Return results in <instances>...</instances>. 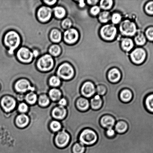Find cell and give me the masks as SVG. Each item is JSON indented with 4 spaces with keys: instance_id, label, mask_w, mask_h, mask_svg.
<instances>
[{
    "instance_id": "603a6c76",
    "label": "cell",
    "mask_w": 153,
    "mask_h": 153,
    "mask_svg": "<svg viewBox=\"0 0 153 153\" xmlns=\"http://www.w3.org/2000/svg\"><path fill=\"white\" fill-rule=\"evenodd\" d=\"M38 95L37 93L33 91H29L25 94V102L29 105H33L37 103Z\"/></svg>"
},
{
    "instance_id": "e575fe53",
    "label": "cell",
    "mask_w": 153,
    "mask_h": 153,
    "mask_svg": "<svg viewBox=\"0 0 153 153\" xmlns=\"http://www.w3.org/2000/svg\"><path fill=\"white\" fill-rule=\"evenodd\" d=\"M135 42L139 45H143L146 43V39L143 33H139L135 37Z\"/></svg>"
},
{
    "instance_id": "4fadbf2b",
    "label": "cell",
    "mask_w": 153,
    "mask_h": 153,
    "mask_svg": "<svg viewBox=\"0 0 153 153\" xmlns=\"http://www.w3.org/2000/svg\"><path fill=\"white\" fill-rule=\"evenodd\" d=\"M67 110L63 106L58 105L52 109L51 115L54 120L61 121L64 120L66 117Z\"/></svg>"
},
{
    "instance_id": "cb8c5ba5",
    "label": "cell",
    "mask_w": 153,
    "mask_h": 153,
    "mask_svg": "<svg viewBox=\"0 0 153 153\" xmlns=\"http://www.w3.org/2000/svg\"><path fill=\"white\" fill-rule=\"evenodd\" d=\"M128 125L125 121L120 120L116 122L114 126V129L116 133L123 134L127 131Z\"/></svg>"
},
{
    "instance_id": "bcb514c9",
    "label": "cell",
    "mask_w": 153,
    "mask_h": 153,
    "mask_svg": "<svg viewBox=\"0 0 153 153\" xmlns=\"http://www.w3.org/2000/svg\"><path fill=\"white\" fill-rule=\"evenodd\" d=\"M44 1L46 4H48V5H52L57 2V1Z\"/></svg>"
},
{
    "instance_id": "8fae6325",
    "label": "cell",
    "mask_w": 153,
    "mask_h": 153,
    "mask_svg": "<svg viewBox=\"0 0 153 153\" xmlns=\"http://www.w3.org/2000/svg\"><path fill=\"white\" fill-rule=\"evenodd\" d=\"M17 56L21 62L28 63L32 61L34 55L29 49L26 48H22L18 51Z\"/></svg>"
},
{
    "instance_id": "7a4b0ae2",
    "label": "cell",
    "mask_w": 153,
    "mask_h": 153,
    "mask_svg": "<svg viewBox=\"0 0 153 153\" xmlns=\"http://www.w3.org/2000/svg\"><path fill=\"white\" fill-rule=\"evenodd\" d=\"M20 41L19 34L14 31H9L5 34L4 42L6 45L10 48L9 53L10 54H13L15 49L19 47Z\"/></svg>"
},
{
    "instance_id": "681fc988",
    "label": "cell",
    "mask_w": 153,
    "mask_h": 153,
    "mask_svg": "<svg viewBox=\"0 0 153 153\" xmlns=\"http://www.w3.org/2000/svg\"><path fill=\"white\" fill-rule=\"evenodd\" d=\"M1 89V84H0V90Z\"/></svg>"
},
{
    "instance_id": "d590c367",
    "label": "cell",
    "mask_w": 153,
    "mask_h": 153,
    "mask_svg": "<svg viewBox=\"0 0 153 153\" xmlns=\"http://www.w3.org/2000/svg\"><path fill=\"white\" fill-rule=\"evenodd\" d=\"M99 20L103 23H106L110 20L111 16L110 13L107 11H104L100 13L99 16Z\"/></svg>"
},
{
    "instance_id": "ab89813d",
    "label": "cell",
    "mask_w": 153,
    "mask_h": 153,
    "mask_svg": "<svg viewBox=\"0 0 153 153\" xmlns=\"http://www.w3.org/2000/svg\"><path fill=\"white\" fill-rule=\"evenodd\" d=\"M112 22L113 24H117L120 22L121 19V16L118 13H113L112 16Z\"/></svg>"
},
{
    "instance_id": "8d00e7d4",
    "label": "cell",
    "mask_w": 153,
    "mask_h": 153,
    "mask_svg": "<svg viewBox=\"0 0 153 153\" xmlns=\"http://www.w3.org/2000/svg\"><path fill=\"white\" fill-rule=\"evenodd\" d=\"M49 52L53 56H57L61 53L60 48L58 45H53L49 48Z\"/></svg>"
},
{
    "instance_id": "74e56055",
    "label": "cell",
    "mask_w": 153,
    "mask_h": 153,
    "mask_svg": "<svg viewBox=\"0 0 153 153\" xmlns=\"http://www.w3.org/2000/svg\"><path fill=\"white\" fill-rule=\"evenodd\" d=\"M100 7L103 10H109L112 7L113 1L111 0H103L100 1Z\"/></svg>"
},
{
    "instance_id": "52a82bcc",
    "label": "cell",
    "mask_w": 153,
    "mask_h": 153,
    "mask_svg": "<svg viewBox=\"0 0 153 153\" xmlns=\"http://www.w3.org/2000/svg\"><path fill=\"white\" fill-rule=\"evenodd\" d=\"M81 95L87 99H91L96 94V85L90 81H87L82 84L80 88Z\"/></svg>"
},
{
    "instance_id": "d6a6232c",
    "label": "cell",
    "mask_w": 153,
    "mask_h": 153,
    "mask_svg": "<svg viewBox=\"0 0 153 153\" xmlns=\"http://www.w3.org/2000/svg\"><path fill=\"white\" fill-rule=\"evenodd\" d=\"M54 10L55 16L58 19H62L65 16L66 12L63 7H57L54 9Z\"/></svg>"
},
{
    "instance_id": "b9f144b4",
    "label": "cell",
    "mask_w": 153,
    "mask_h": 153,
    "mask_svg": "<svg viewBox=\"0 0 153 153\" xmlns=\"http://www.w3.org/2000/svg\"><path fill=\"white\" fill-rule=\"evenodd\" d=\"M145 10L148 14L153 15V1H150L146 4Z\"/></svg>"
},
{
    "instance_id": "9c48e42d",
    "label": "cell",
    "mask_w": 153,
    "mask_h": 153,
    "mask_svg": "<svg viewBox=\"0 0 153 153\" xmlns=\"http://www.w3.org/2000/svg\"><path fill=\"white\" fill-rule=\"evenodd\" d=\"M119 29L123 34L130 36L134 35L137 31L135 24L128 20H126L121 22Z\"/></svg>"
},
{
    "instance_id": "277c9868",
    "label": "cell",
    "mask_w": 153,
    "mask_h": 153,
    "mask_svg": "<svg viewBox=\"0 0 153 153\" xmlns=\"http://www.w3.org/2000/svg\"><path fill=\"white\" fill-rule=\"evenodd\" d=\"M17 105L16 98L11 96H4L0 100V105L6 113H9L13 111L17 107Z\"/></svg>"
},
{
    "instance_id": "f6af8a7d",
    "label": "cell",
    "mask_w": 153,
    "mask_h": 153,
    "mask_svg": "<svg viewBox=\"0 0 153 153\" xmlns=\"http://www.w3.org/2000/svg\"><path fill=\"white\" fill-rule=\"evenodd\" d=\"M67 99L64 97H61L60 100L58 102V105L59 106L66 107L67 105Z\"/></svg>"
},
{
    "instance_id": "ee69618b",
    "label": "cell",
    "mask_w": 153,
    "mask_h": 153,
    "mask_svg": "<svg viewBox=\"0 0 153 153\" xmlns=\"http://www.w3.org/2000/svg\"><path fill=\"white\" fill-rule=\"evenodd\" d=\"M100 9L99 7L97 6H94L91 7L90 10V13L93 15L96 16L99 13Z\"/></svg>"
},
{
    "instance_id": "3957f363",
    "label": "cell",
    "mask_w": 153,
    "mask_h": 153,
    "mask_svg": "<svg viewBox=\"0 0 153 153\" xmlns=\"http://www.w3.org/2000/svg\"><path fill=\"white\" fill-rule=\"evenodd\" d=\"M14 88L16 92L19 94H25L28 91L36 92L37 88L32 86L31 82L28 79H19L15 82Z\"/></svg>"
},
{
    "instance_id": "7c38bea8",
    "label": "cell",
    "mask_w": 153,
    "mask_h": 153,
    "mask_svg": "<svg viewBox=\"0 0 153 153\" xmlns=\"http://www.w3.org/2000/svg\"><path fill=\"white\" fill-rule=\"evenodd\" d=\"M146 56V53L143 49L139 48L136 49L131 52L130 57L132 61L134 63H142L145 61Z\"/></svg>"
},
{
    "instance_id": "7dc6e473",
    "label": "cell",
    "mask_w": 153,
    "mask_h": 153,
    "mask_svg": "<svg viewBox=\"0 0 153 153\" xmlns=\"http://www.w3.org/2000/svg\"><path fill=\"white\" fill-rule=\"evenodd\" d=\"M98 1H88L87 2L88 4H91V5H94L98 2Z\"/></svg>"
},
{
    "instance_id": "44dd1931",
    "label": "cell",
    "mask_w": 153,
    "mask_h": 153,
    "mask_svg": "<svg viewBox=\"0 0 153 153\" xmlns=\"http://www.w3.org/2000/svg\"><path fill=\"white\" fill-rule=\"evenodd\" d=\"M133 94L131 90L124 88L121 90L119 94V98L121 102L125 103L129 102L132 100Z\"/></svg>"
},
{
    "instance_id": "6da1fadb",
    "label": "cell",
    "mask_w": 153,
    "mask_h": 153,
    "mask_svg": "<svg viewBox=\"0 0 153 153\" xmlns=\"http://www.w3.org/2000/svg\"><path fill=\"white\" fill-rule=\"evenodd\" d=\"M98 140V136L94 130L90 128L84 129L79 134L78 142L85 146L95 144Z\"/></svg>"
},
{
    "instance_id": "d6986e66",
    "label": "cell",
    "mask_w": 153,
    "mask_h": 153,
    "mask_svg": "<svg viewBox=\"0 0 153 153\" xmlns=\"http://www.w3.org/2000/svg\"><path fill=\"white\" fill-rule=\"evenodd\" d=\"M90 106L93 110L97 111L101 108L103 101L102 97L96 94L90 99Z\"/></svg>"
},
{
    "instance_id": "ac0fdd59",
    "label": "cell",
    "mask_w": 153,
    "mask_h": 153,
    "mask_svg": "<svg viewBox=\"0 0 153 153\" xmlns=\"http://www.w3.org/2000/svg\"><path fill=\"white\" fill-rule=\"evenodd\" d=\"M75 105L76 108L80 111H87L90 108V100L82 96L77 99Z\"/></svg>"
},
{
    "instance_id": "e0dca14e",
    "label": "cell",
    "mask_w": 153,
    "mask_h": 153,
    "mask_svg": "<svg viewBox=\"0 0 153 153\" xmlns=\"http://www.w3.org/2000/svg\"><path fill=\"white\" fill-rule=\"evenodd\" d=\"M30 121L29 117L26 114H19L16 117L15 122L16 126L22 128L28 125Z\"/></svg>"
},
{
    "instance_id": "7402d4cb",
    "label": "cell",
    "mask_w": 153,
    "mask_h": 153,
    "mask_svg": "<svg viewBox=\"0 0 153 153\" xmlns=\"http://www.w3.org/2000/svg\"><path fill=\"white\" fill-rule=\"evenodd\" d=\"M51 101L58 102L62 97V92L59 88H51L48 94Z\"/></svg>"
},
{
    "instance_id": "c3c4849f",
    "label": "cell",
    "mask_w": 153,
    "mask_h": 153,
    "mask_svg": "<svg viewBox=\"0 0 153 153\" xmlns=\"http://www.w3.org/2000/svg\"><path fill=\"white\" fill-rule=\"evenodd\" d=\"M33 54L34 56L37 57L39 55V52L37 50H34V52H33Z\"/></svg>"
},
{
    "instance_id": "9a60e30c",
    "label": "cell",
    "mask_w": 153,
    "mask_h": 153,
    "mask_svg": "<svg viewBox=\"0 0 153 153\" xmlns=\"http://www.w3.org/2000/svg\"><path fill=\"white\" fill-rule=\"evenodd\" d=\"M116 123V121L114 118L109 115H103L101 117L100 120V125L105 129L113 128Z\"/></svg>"
},
{
    "instance_id": "60d3db41",
    "label": "cell",
    "mask_w": 153,
    "mask_h": 153,
    "mask_svg": "<svg viewBox=\"0 0 153 153\" xmlns=\"http://www.w3.org/2000/svg\"><path fill=\"white\" fill-rule=\"evenodd\" d=\"M61 25L64 29H68L72 26V21L69 19H66L63 21Z\"/></svg>"
},
{
    "instance_id": "5b68a950",
    "label": "cell",
    "mask_w": 153,
    "mask_h": 153,
    "mask_svg": "<svg viewBox=\"0 0 153 153\" xmlns=\"http://www.w3.org/2000/svg\"><path fill=\"white\" fill-rule=\"evenodd\" d=\"M70 136L65 130L61 129L56 133L54 138V143L58 148H63L66 147L69 143Z\"/></svg>"
},
{
    "instance_id": "484cf974",
    "label": "cell",
    "mask_w": 153,
    "mask_h": 153,
    "mask_svg": "<svg viewBox=\"0 0 153 153\" xmlns=\"http://www.w3.org/2000/svg\"><path fill=\"white\" fill-rule=\"evenodd\" d=\"M144 105L147 110L153 114V93L148 94L145 97Z\"/></svg>"
},
{
    "instance_id": "4dcf8cb0",
    "label": "cell",
    "mask_w": 153,
    "mask_h": 153,
    "mask_svg": "<svg viewBox=\"0 0 153 153\" xmlns=\"http://www.w3.org/2000/svg\"><path fill=\"white\" fill-rule=\"evenodd\" d=\"M96 85V94L102 97L106 94L107 88L105 85L102 84H94Z\"/></svg>"
},
{
    "instance_id": "5bb4252c",
    "label": "cell",
    "mask_w": 153,
    "mask_h": 153,
    "mask_svg": "<svg viewBox=\"0 0 153 153\" xmlns=\"http://www.w3.org/2000/svg\"><path fill=\"white\" fill-rule=\"evenodd\" d=\"M78 33L74 28H70L67 30L64 34V41L69 44L75 43L78 40Z\"/></svg>"
},
{
    "instance_id": "83f0119b",
    "label": "cell",
    "mask_w": 153,
    "mask_h": 153,
    "mask_svg": "<svg viewBox=\"0 0 153 153\" xmlns=\"http://www.w3.org/2000/svg\"><path fill=\"white\" fill-rule=\"evenodd\" d=\"M134 44L131 39L126 38L123 39L121 42V46L126 51H130L133 48Z\"/></svg>"
},
{
    "instance_id": "4316f807",
    "label": "cell",
    "mask_w": 153,
    "mask_h": 153,
    "mask_svg": "<svg viewBox=\"0 0 153 153\" xmlns=\"http://www.w3.org/2000/svg\"><path fill=\"white\" fill-rule=\"evenodd\" d=\"M49 127L51 131L53 133H57L62 128V125L60 121L53 120L49 124Z\"/></svg>"
},
{
    "instance_id": "2e32d148",
    "label": "cell",
    "mask_w": 153,
    "mask_h": 153,
    "mask_svg": "<svg viewBox=\"0 0 153 153\" xmlns=\"http://www.w3.org/2000/svg\"><path fill=\"white\" fill-rule=\"evenodd\" d=\"M52 16V10L50 7H43L39 9L37 12V16L41 22H47Z\"/></svg>"
},
{
    "instance_id": "8992f818",
    "label": "cell",
    "mask_w": 153,
    "mask_h": 153,
    "mask_svg": "<svg viewBox=\"0 0 153 153\" xmlns=\"http://www.w3.org/2000/svg\"><path fill=\"white\" fill-rule=\"evenodd\" d=\"M57 74L58 77L64 80H70L74 76V70L69 64L64 63L61 64L58 68Z\"/></svg>"
},
{
    "instance_id": "f1b7e54d",
    "label": "cell",
    "mask_w": 153,
    "mask_h": 153,
    "mask_svg": "<svg viewBox=\"0 0 153 153\" xmlns=\"http://www.w3.org/2000/svg\"><path fill=\"white\" fill-rule=\"evenodd\" d=\"M61 34L59 30L57 29L52 30L50 33V38L52 42L58 43L61 39Z\"/></svg>"
},
{
    "instance_id": "f546056e",
    "label": "cell",
    "mask_w": 153,
    "mask_h": 153,
    "mask_svg": "<svg viewBox=\"0 0 153 153\" xmlns=\"http://www.w3.org/2000/svg\"><path fill=\"white\" fill-rule=\"evenodd\" d=\"M61 80L60 78L57 76H52L49 78V84L51 87L56 88L60 87L61 84Z\"/></svg>"
},
{
    "instance_id": "7bdbcfd3",
    "label": "cell",
    "mask_w": 153,
    "mask_h": 153,
    "mask_svg": "<svg viewBox=\"0 0 153 153\" xmlns=\"http://www.w3.org/2000/svg\"><path fill=\"white\" fill-rule=\"evenodd\" d=\"M146 35L148 39L153 41V27L148 28L146 30Z\"/></svg>"
},
{
    "instance_id": "ba28073f",
    "label": "cell",
    "mask_w": 153,
    "mask_h": 153,
    "mask_svg": "<svg viewBox=\"0 0 153 153\" xmlns=\"http://www.w3.org/2000/svg\"><path fill=\"white\" fill-rule=\"evenodd\" d=\"M54 61L51 55L48 54L44 55L38 60L37 66L40 70L43 71H47L53 68Z\"/></svg>"
},
{
    "instance_id": "1f68e13d",
    "label": "cell",
    "mask_w": 153,
    "mask_h": 153,
    "mask_svg": "<svg viewBox=\"0 0 153 153\" xmlns=\"http://www.w3.org/2000/svg\"><path fill=\"white\" fill-rule=\"evenodd\" d=\"M85 150V146L79 142L75 143L72 148V152L73 153H84Z\"/></svg>"
},
{
    "instance_id": "f35d334b",
    "label": "cell",
    "mask_w": 153,
    "mask_h": 153,
    "mask_svg": "<svg viewBox=\"0 0 153 153\" xmlns=\"http://www.w3.org/2000/svg\"><path fill=\"white\" fill-rule=\"evenodd\" d=\"M116 132L115 131L114 128H110L106 129V135L109 138H112L114 137L116 135Z\"/></svg>"
},
{
    "instance_id": "30bf717a",
    "label": "cell",
    "mask_w": 153,
    "mask_h": 153,
    "mask_svg": "<svg viewBox=\"0 0 153 153\" xmlns=\"http://www.w3.org/2000/svg\"><path fill=\"white\" fill-rule=\"evenodd\" d=\"M117 33L116 28L113 25H107L102 28L100 34L104 39L111 40L115 38Z\"/></svg>"
},
{
    "instance_id": "d4e9b609",
    "label": "cell",
    "mask_w": 153,
    "mask_h": 153,
    "mask_svg": "<svg viewBox=\"0 0 153 153\" xmlns=\"http://www.w3.org/2000/svg\"><path fill=\"white\" fill-rule=\"evenodd\" d=\"M51 100L48 94H42L38 96L37 103L42 107H47L50 104Z\"/></svg>"
},
{
    "instance_id": "836d02e7",
    "label": "cell",
    "mask_w": 153,
    "mask_h": 153,
    "mask_svg": "<svg viewBox=\"0 0 153 153\" xmlns=\"http://www.w3.org/2000/svg\"><path fill=\"white\" fill-rule=\"evenodd\" d=\"M17 109L19 114H27L29 109V105L25 102H22L17 105Z\"/></svg>"
},
{
    "instance_id": "ffe728a7",
    "label": "cell",
    "mask_w": 153,
    "mask_h": 153,
    "mask_svg": "<svg viewBox=\"0 0 153 153\" xmlns=\"http://www.w3.org/2000/svg\"><path fill=\"white\" fill-rule=\"evenodd\" d=\"M121 78V75L120 72L117 68H112L108 73L107 79L111 83H118L120 81Z\"/></svg>"
}]
</instances>
